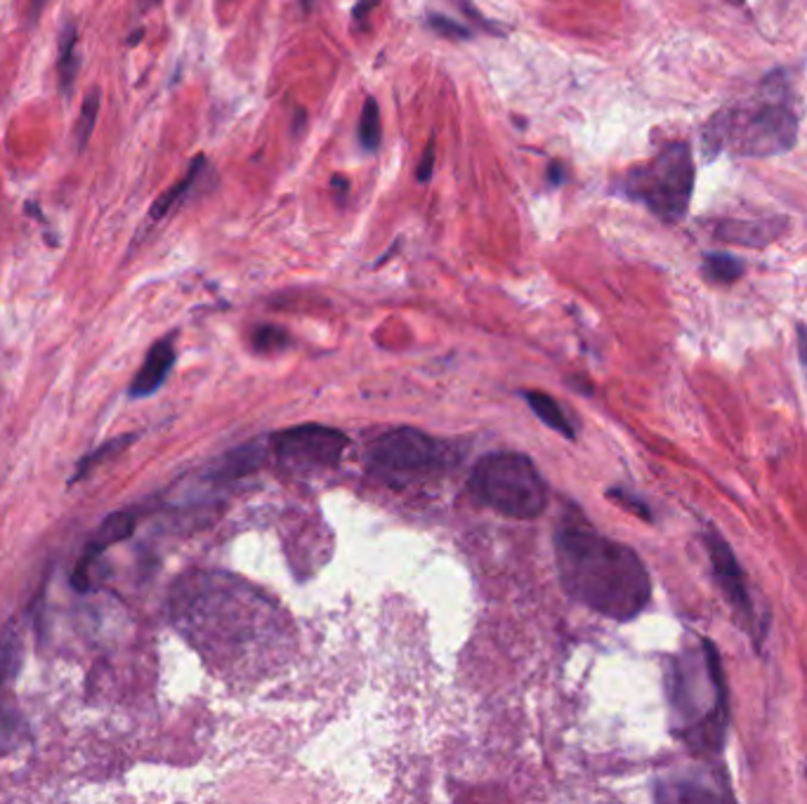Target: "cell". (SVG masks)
<instances>
[{
	"mask_svg": "<svg viewBox=\"0 0 807 804\" xmlns=\"http://www.w3.org/2000/svg\"><path fill=\"white\" fill-rule=\"evenodd\" d=\"M527 401H529V406H531V410H534V414L548 425V427H551V430H555V432H560L562 437H566V439H574L576 437V430H574V422H572V418L570 416H566L564 414V408H562V404L560 401H555L553 397H548V395H541V392H529V395H527Z\"/></svg>",
	"mask_w": 807,
	"mask_h": 804,
	"instance_id": "12",
	"label": "cell"
},
{
	"mask_svg": "<svg viewBox=\"0 0 807 804\" xmlns=\"http://www.w3.org/2000/svg\"><path fill=\"white\" fill-rule=\"evenodd\" d=\"M612 495V499H616V501H619L622 505H626L628 510H633L635 512V515H638V517H643V519H651V512L647 510V505L643 503V501H638V499H633V495H628V493H624V491H612L609 493Z\"/></svg>",
	"mask_w": 807,
	"mask_h": 804,
	"instance_id": "23",
	"label": "cell"
},
{
	"mask_svg": "<svg viewBox=\"0 0 807 804\" xmlns=\"http://www.w3.org/2000/svg\"><path fill=\"white\" fill-rule=\"evenodd\" d=\"M78 29L76 24H66L62 39H60V60H57V74H60V90L64 95L72 93L76 76H78Z\"/></svg>",
	"mask_w": 807,
	"mask_h": 804,
	"instance_id": "14",
	"label": "cell"
},
{
	"mask_svg": "<svg viewBox=\"0 0 807 804\" xmlns=\"http://www.w3.org/2000/svg\"><path fill=\"white\" fill-rule=\"evenodd\" d=\"M99 90H91L88 97H85L83 101V109H81V118L76 121V128H74V137H76V149L78 151H85V147H88L91 137H93V130L97 126V116H99Z\"/></svg>",
	"mask_w": 807,
	"mask_h": 804,
	"instance_id": "18",
	"label": "cell"
},
{
	"mask_svg": "<svg viewBox=\"0 0 807 804\" xmlns=\"http://www.w3.org/2000/svg\"><path fill=\"white\" fill-rule=\"evenodd\" d=\"M624 192L633 201L655 213L663 222H680L694 192V159L684 142L663 147L649 163L630 170L624 182Z\"/></svg>",
	"mask_w": 807,
	"mask_h": 804,
	"instance_id": "4",
	"label": "cell"
},
{
	"mask_svg": "<svg viewBox=\"0 0 807 804\" xmlns=\"http://www.w3.org/2000/svg\"><path fill=\"white\" fill-rule=\"evenodd\" d=\"M730 3H732V6H742V3H744V0H730Z\"/></svg>",
	"mask_w": 807,
	"mask_h": 804,
	"instance_id": "30",
	"label": "cell"
},
{
	"mask_svg": "<svg viewBox=\"0 0 807 804\" xmlns=\"http://www.w3.org/2000/svg\"><path fill=\"white\" fill-rule=\"evenodd\" d=\"M555 553L564 590L583 607L628 621L649 604V573L628 545L586 526H566L558 534Z\"/></svg>",
	"mask_w": 807,
	"mask_h": 804,
	"instance_id": "1",
	"label": "cell"
},
{
	"mask_svg": "<svg viewBox=\"0 0 807 804\" xmlns=\"http://www.w3.org/2000/svg\"><path fill=\"white\" fill-rule=\"evenodd\" d=\"M381 111H378V101L373 97H367L364 109H362V121H359V140L367 151H378L381 147Z\"/></svg>",
	"mask_w": 807,
	"mask_h": 804,
	"instance_id": "19",
	"label": "cell"
},
{
	"mask_svg": "<svg viewBox=\"0 0 807 804\" xmlns=\"http://www.w3.org/2000/svg\"><path fill=\"white\" fill-rule=\"evenodd\" d=\"M45 3H47V0H33V17L41 14V10L45 8Z\"/></svg>",
	"mask_w": 807,
	"mask_h": 804,
	"instance_id": "27",
	"label": "cell"
},
{
	"mask_svg": "<svg viewBox=\"0 0 807 804\" xmlns=\"http://www.w3.org/2000/svg\"><path fill=\"white\" fill-rule=\"evenodd\" d=\"M348 437L323 425H300L274 437L279 463L294 472H317L338 465L346 453Z\"/></svg>",
	"mask_w": 807,
	"mask_h": 804,
	"instance_id": "6",
	"label": "cell"
},
{
	"mask_svg": "<svg viewBox=\"0 0 807 804\" xmlns=\"http://www.w3.org/2000/svg\"><path fill=\"white\" fill-rule=\"evenodd\" d=\"M796 137L798 116L792 85L784 72H772L748 99L732 101L713 114L701 132V149L707 159L723 149H734L740 157H777L794 149Z\"/></svg>",
	"mask_w": 807,
	"mask_h": 804,
	"instance_id": "2",
	"label": "cell"
},
{
	"mask_svg": "<svg viewBox=\"0 0 807 804\" xmlns=\"http://www.w3.org/2000/svg\"><path fill=\"white\" fill-rule=\"evenodd\" d=\"M22 665V637L20 632H8L0 640V692L17 677Z\"/></svg>",
	"mask_w": 807,
	"mask_h": 804,
	"instance_id": "17",
	"label": "cell"
},
{
	"mask_svg": "<svg viewBox=\"0 0 807 804\" xmlns=\"http://www.w3.org/2000/svg\"><path fill=\"white\" fill-rule=\"evenodd\" d=\"M470 486L485 505L512 519H534L548 505L545 484L527 455L491 453L472 470Z\"/></svg>",
	"mask_w": 807,
	"mask_h": 804,
	"instance_id": "3",
	"label": "cell"
},
{
	"mask_svg": "<svg viewBox=\"0 0 807 804\" xmlns=\"http://www.w3.org/2000/svg\"><path fill=\"white\" fill-rule=\"evenodd\" d=\"M302 6H305V8H312V6H315V0H302Z\"/></svg>",
	"mask_w": 807,
	"mask_h": 804,
	"instance_id": "29",
	"label": "cell"
},
{
	"mask_svg": "<svg viewBox=\"0 0 807 804\" xmlns=\"http://www.w3.org/2000/svg\"><path fill=\"white\" fill-rule=\"evenodd\" d=\"M173 364H176L173 337L159 340L157 345L149 350L145 364L140 366V371H137L135 380L130 383V397L145 399V397H151L153 392H159V387L166 383Z\"/></svg>",
	"mask_w": 807,
	"mask_h": 804,
	"instance_id": "10",
	"label": "cell"
},
{
	"mask_svg": "<svg viewBox=\"0 0 807 804\" xmlns=\"http://www.w3.org/2000/svg\"><path fill=\"white\" fill-rule=\"evenodd\" d=\"M17 715L0 704V750H8L17 743Z\"/></svg>",
	"mask_w": 807,
	"mask_h": 804,
	"instance_id": "21",
	"label": "cell"
},
{
	"mask_svg": "<svg viewBox=\"0 0 807 804\" xmlns=\"http://www.w3.org/2000/svg\"><path fill=\"white\" fill-rule=\"evenodd\" d=\"M132 532H135V515H132L130 510L114 512V515H109L105 522H102V524L97 526V532H95V536L91 538L88 547H85L83 559H81L78 569L74 571V578H72V580H74V586H76V590H81V592L91 590V580H88V578H91V573H88L91 561H95L102 553L107 550V547H112V545H116V543H121V540L130 538V536H132Z\"/></svg>",
	"mask_w": 807,
	"mask_h": 804,
	"instance_id": "8",
	"label": "cell"
},
{
	"mask_svg": "<svg viewBox=\"0 0 807 804\" xmlns=\"http://www.w3.org/2000/svg\"><path fill=\"white\" fill-rule=\"evenodd\" d=\"M433 163H435V144L431 142V144H427L425 153H423V161H421V165H418V180H421V182H427V180H431V175H433Z\"/></svg>",
	"mask_w": 807,
	"mask_h": 804,
	"instance_id": "25",
	"label": "cell"
},
{
	"mask_svg": "<svg viewBox=\"0 0 807 804\" xmlns=\"http://www.w3.org/2000/svg\"><path fill=\"white\" fill-rule=\"evenodd\" d=\"M378 6H381V0H359V3L354 6V10H352V20H354L357 24H364V22H369L371 12H373Z\"/></svg>",
	"mask_w": 807,
	"mask_h": 804,
	"instance_id": "24",
	"label": "cell"
},
{
	"mask_svg": "<svg viewBox=\"0 0 807 804\" xmlns=\"http://www.w3.org/2000/svg\"><path fill=\"white\" fill-rule=\"evenodd\" d=\"M732 795L718 793V789L711 785H701L697 781H676L671 785H663L659 800H671V802H718V800H730Z\"/></svg>",
	"mask_w": 807,
	"mask_h": 804,
	"instance_id": "16",
	"label": "cell"
},
{
	"mask_svg": "<svg viewBox=\"0 0 807 804\" xmlns=\"http://www.w3.org/2000/svg\"><path fill=\"white\" fill-rule=\"evenodd\" d=\"M140 3H145V6H157L159 0H140Z\"/></svg>",
	"mask_w": 807,
	"mask_h": 804,
	"instance_id": "28",
	"label": "cell"
},
{
	"mask_svg": "<svg viewBox=\"0 0 807 804\" xmlns=\"http://www.w3.org/2000/svg\"><path fill=\"white\" fill-rule=\"evenodd\" d=\"M744 271H746L744 262L730 253H709L707 258H703V274H707L709 281L720 286L740 281L744 277Z\"/></svg>",
	"mask_w": 807,
	"mask_h": 804,
	"instance_id": "15",
	"label": "cell"
},
{
	"mask_svg": "<svg viewBox=\"0 0 807 804\" xmlns=\"http://www.w3.org/2000/svg\"><path fill=\"white\" fill-rule=\"evenodd\" d=\"M703 543H707L718 588L723 590L730 609L734 611L736 619H740V623L751 632V637L761 642L765 632L758 628V615H755L751 590L746 583V573L740 567V561H736L732 547L728 545V540L723 536L715 532V528H709L707 536H703Z\"/></svg>",
	"mask_w": 807,
	"mask_h": 804,
	"instance_id": "7",
	"label": "cell"
},
{
	"mask_svg": "<svg viewBox=\"0 0 807 804\" xmlns=\"http://www.w3.org/2000/svg\"><path fill=\"white\" fill-rule=\"evenodd\" d=\"M137 439H140V435H121V437H116V439L105 441V443H102V447H97V449H95V451H91L88 455H83V458L78 460L76 472L72 474V479H68V484L74 486V484H78V482H81V479H85L88 474H93L97 468L107 465L109 460H114L116 455H121V453L130 447V443H135Z\"/></svg>",
	"mask_w": 807,
	"mask_h": 804,
	"instance_id": "11",
	"label": "cell"
},
{
	"mask_svg": "<svg viewBox=\"0 0 807 804\" xmlns=\"http://www.w3.org/2000/svg\"><path fill=\"white\" fill-rule=\"evenodd\" d=\"M798 350H800V362L807 366V329L798 326Z\"/></svg>",
	"mask_w": 807,
	"mask_h": 804,
	"instance_id": "26",
	"label": "cell"
},
{
	"mask_svg": "<svg viewBox=\"0 0 807 804\" xmlns=\"http://www.w3.org/2000/svg\"><path fill=\"white\" fill-rule=\"evenodd\" d=\"M203 168H205V159L203 157L194 159V163L189 165V170H187V175L178 184L170 186V190L157 203H153L151 217L153 219H163L168 213H173L178 208V205L189 196V192L194 190V184L199 182V178L203 173Z\"/></svg>",
	"mask_w": 807,
	"mask_h": 804,
	"instance_id": "13",
	"label": "cell"
},
{
	"mask_svg": "<svg viewBox=\"0 0 807 804\" xmlns=\"http://www.w3.org/2000/svg\"><path fill=\"white\" fill-rule=\"evenodd\" d=\"M431 26L446 39H470V29H466L460 22L449 20V17L431 14Z\"/></svg>",
	"mask_w": 807,
	"mask_h": 804,
	"instance_id": "22",
	"label": "cell"
},
{
	"mask_svg": "<svg viewBox=\"0 0 807 804\" xmlns=\"http://www.w3.org/2000/svg\"><path fill=\"white\" fill-rule=\"evenodd\" d=\"M369 470L387 484H406L439 470L446 463V447L411 427L375 439L369 449Z\"/></svg>",
	"mask_w": 807,
	"mask_h": 804,
	"instance_id": "5",
	"label": "cell"
},
{
	"mask_svg": "<svg viewBox=\"0 0 807 804\" xmlns=\"http://www.w3.org/2000/svg\"><path fill=\"white\" fill-rule=\"evenodd\" d=\"M253 345L261 352H274V350H282L288 345V335L282 329L261 326L253 335Z\"/></svg>",
	"mask_w": 807,
	"mask_h": 804,
	"instance_id": "20",
	"label": "cell"
},
{
	"mask_svg": "<svg viewBox=\"0 0 807 804\" xmlns=\"http://www.w3.org/2000/svg\"><path fill=\"white\" fill-rule=\"evenodd\" d=\"M786 222L784 219H720L713 225V236L725 244H740V246H753L761 248L775 242V238L784 232Z\"/></svg>",
	"mask_w": 807,
	"mask_h": 804,
	"instance_id": "9",
	"label": "cell"
}]
</instances>
